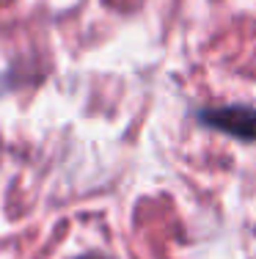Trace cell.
Wrapping results in <instances>:
<instances>
[{"label":"cell","instance_id":"obj_1","mask_svg":"<svg viewBox=\"0 0 256 259\" xmlns=\"http://www.w3.org/2000/svg\"><path fill=\"white\" fill-rule=\"evenodd\" d=\"M198 121L226 135H234L237 141H256V108H251V105L207 108L198 113Z\"/></svg>","mask_w":256,"mask_h":259},{"label":"cell","instance_id":"obj_2","mask_svg":"<svg viewBox=\"0 0 256 259\" xmlns=\"http://www.w3.org/2000/svg\"><path fill=\"white\" fill-rule=\"evenodd\" d=\"M80 259H105V256H80Z\"/></svg>","mask_w":256,"mask_h":259}]
</instances>
